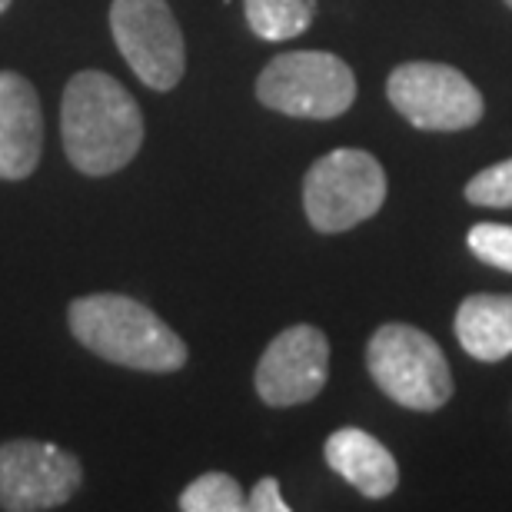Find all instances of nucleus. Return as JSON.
<instances>
[{
	"instance_id": "f257e3e1",
	"label": "nucleus",
	"mask_w": 512,
	"mask_h": 512,
	"mask_svg": "<svg viewBox=\"0 0 512 512\" xmlns=\"http://www.w3.org/2000/svg\"><path fill=\"white\" fill-rule=\"evenodd\" d=\"M60 137L74 170L84 177H110L137 157L143 114L117 77L104 70H80L64 90Z\"/></svg>"
},
{
	"instance_id": "f03ea898",
	"label": "nucleus",
	"mask_w": 512,
	"mask_h": 512,
	"mask_svg": "<svg viewBox=\"0 0 512 512\" xmlns=\"http://www.w3.org/2000/svg\"><path fill=\"white\" fill-rule=\"evenodd\" d=\"M67 323L74 340L107 363L140 373H177L180 366H187V343L133 296H77L67 310Z\"/></svg>"
},
{
	"instance_id": "7ed1b4c3",
	"label": "nucleus",
	"mask_w": 512,
	"mask_h": 512,
	"mask_svg": "<svg viewBox=\"0 0 512 512\" xmlns=\"http://www.w3.org/2000/svg\"><path fill=\"white\" fill-rule=\"evenodd\" d=\"M366 366L373 383L393 403L429 413L449 403L453 396V373L446 353L429 333L406 323H386L373 333L366 346Z\"/></svg>"
},
{
	"instance_id": "20e7f679",
	"label": "nucleus",
	"mask_w": 512,
	"mask_h": 512,
	"mask_svg": "<svg viewBox=\"0 0 512 512\" xmlns=\"http://www.w3.org/2000/svg\"><path fill=\"white\" fill-rule=\"evenodd\" d=\"M263 107L300 120H333L356 100V77L346 60L326 50H290L273 57L256 77Z\"/></svg>"
},
{
	"instance_id": "39448f33",
	"label": "nucleus",
	"mask_w": 512,
	"mask_h": 512,
	"mask_svg": "<svg viewBox=\"0 0 512 512\" xmlns=\"http://www.w3.org/2000/svg\"><path fill=\"white\" fill-rule=\"evenodd\" d=\"M386 200V173L366 150H333L306 170L303 210L313 230L343 233L380 213Z\"/></svg>"
},
{
	"instance_id": "423d86ee",
	"label": "nucleus",
	"mask_w": 512,
	"mask_h": 512,
	"mask_svg": "<svg viewBox=\"0 0 512 512\" xmlns=\"http://www.w3.org/2000/svg\"><path fill=\"white\" fill-rule=\"evenodd\" d=\"M386 97L419 130H466L486 110L483 94L463 70L429 60L396 67L386 80Z\"/></svg>"
},
{
	"instance_id": "0eeeda50",
	"label": "nucleus",
	"mask_w": 512,
	"mask_h": 512,
	"mask_svg": "<svg viewBox=\"0 0 512 512\" xmlns=\"http://www.w3.org/2000/svg\"><path fill=\"white\" fill-rule=\"evenodd\" d=\"M110 34L127 67L150 90H173L180 84L187 70V47L167 0H114Z\"/></svg>"
},
{
	"instance_id": "6e6552de",
	"label": "nucleus",
	"mask_w": 512,
	"mask_h": 512,
	"mask_svg": "<svg viewBox=\"0 0 512 512\" xmlns=\"http://www.w3.org/2000/svg\"><path fill=\"white\" fill-rule=\"evenodd\" d=\"M80 459L54 443L10 439L0 443V509H60L80 489Z\"/></svg>"
},
{
	"instance_id": "1a4fd4ad",
	"label": "nucleus",
	"mask_w": 512,
	"mask_h": 512,
	"mask_svg": "<svg viewBox=\"0 0 512 512\" xmlns=\"http://www.w3.org/2000/svg\"><path fill=\"white\" fill-rule=\"evenodd\" d=\"M330 376V340L310 323L283 330L256 363V393L266 406H300L323 393Z\"/></svg>"
},
{
	"instance_id": "9d476101",
	"label": "nucleus",
	"mask_w": 512,
	"mask_h": 512,
	"mask_svg": "<svg viewBox=\"0 0 512 512\" xmlns=\"http://www.w3.org/2000/svg\"><path fill=\"white\" fill-rule=\"evenodd\" d=\"M44 153V110L27 77L0 70V180H24Z\"/></svg>"
},
{
	"instance_id": "9b49d317",
	"label": "nucleus",
	"mask_w": 512,
	"mask_h": 512,
	"mask_svg": "<svg viewBox=\"0 0 512 512\" xmlns=\"http://www.w3.org/2000/svg\"><path fill=\"white\" fill-rule=\"evenodd\" d=\"M323 456L330 463L333 473H340L356 493H363L366 499H383L396 489L399 483V466L393 453L380 443L376 436L363 433V429H336L326 439Z\"/></svg>"
},
{
	"instance_id": "f8f14e48",
	"label": "nucleus",
	"mask_w": 512,
	"mask_h": 512,
	"mask_svg": "<svg viewBox=\"0 0 512 512\" xmlns=\"http://www.w3.org/2000/svg\"><path fill=\"white\" fill-rule=\"evenodd\" d=\"M459 346L479 363H499L512 353V293L466 296L453 320Z\"/></svg>"
},
{
	"instance_id": "ddd939ff",
	"label": "nucleus",
	"mask_w": 512,
	"mask_h": 512,
	"mask_svg": "<svg viewBox=\"0 0 512 512\" xmlns=\"http://www.w3.org/2000/svg\"><path fill=\"white\" fill-rule=\"evenodd\" d=\"M243 10L260 40H293L313 24L316 0H243Z\"/></svg>"
},
{
	"instance_id": "4468645a",
	"label": "nucleus",
	"mask_w": 512,
	"mask_h": 512,
	"mask_svg": "<svg viewBox=\"0 0 512 512\" xmlns=\"http://www.w3.org/2000/svg\"><path fill=\"white\" fill-rule=\"evenodd\" d=\"M183 512H243L247 496L240 483L227 473H203L180 493Z\"/></svg>"
},
{
	"instance_id": "2eb2a0df",
	"label": "nucleus",
	"mask_w": 512,
	"mask_h": 512,
	"mask_svg": "<svg viewBox=\"0 0 512 512\" xmlns=\"http://www.w3.org/2000/svg\"><path fill=\"white\" fill-rule=\"evenodd\" d=\"M466 200L476 207H512V160L493 163L466 183Z\"/></svg>"
},
{
	"instance_id": "dca6fc26",
	"label": "nucleus",
	"mask_w": 512,
	"mask_h": 512,
	"mask_svg": "<svg viewBox=\"0 0 512 512\" xmlns=\"http://www.w3.org/2000/svg\"><path fill=\"white\" fill-rule=\"evenodd\" d=\"M466 243L483 263L512 273V227L506 223H476L466 233Z\"/></svg>"
},
{
	"instance_id": "f3484780",
	"label": "nucleus",
	"mask_w": 512,
	"mask_h": 512,
	"mask_svg": "<svg viewBox=\"0 0 512 512\" xmlns=\"http://www.w3.org/2000/svg\"><path fill=\"white\" fill-rule=\"evenodd\" d=\"M247 509H253V512H286L290 503L280 496V483H276L273 476H266L253 486V493L247 496Z\"/></svg>"
},
{
	"instance_id": "a211bd4d",
	"label": "nucleus",
	"mask_w": 512,
	"mask_h": 512,
	"mask_svg": "<svg viewBox=\"0 0 512 512\" xmlns=\"http://www.w3.org/2000/svg\"><path fill=\"white\" fill-rule=\"evenodd\" d=\"M7 7H10V0H0V14H4Z\"/></svg>"
},
{
	"instance_id": "6ab92c4d",
	"label": "nucleus",
	"mask_w": 512,
	"mask_h": 512,
	"mask_svg": "<svg viewBox=\"0 0 512 512\" xmlns=\"http://www.w3.org/2000/svg\"><path fill=\"white\" fill-rule=\"evenodd\" d=\"M506 4H509V7H512V0H506Z\"/></svg>"
}]
</instances>
